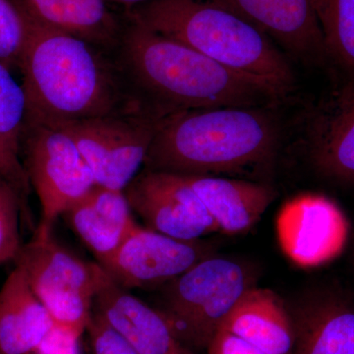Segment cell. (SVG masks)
Wrapping results in <instances>:
<instances>
[{"label": "cell", "instance_id": "cell-11", "mask_svg": "<svg viewBox=\"0 0 354 354\" xmlns=\"http://www.w3.org/2000/svg\"><path fill=\"white\" fill-rule=\"evenodd\" d=\"M277 235L286 257L300 268H316L335 259L348 236L342 209L329 198L298 195L279 209Z\"/></svg>", "mask_w": 354, "mask_h": 354}, {"label": "cell", "instance_id": "cell-20", "mask_svg": "<svg viewBox=\"0 0 354 354\" xmlns=\"http://www.w3.org/2000/svg\"><path fill=\"white\" fill-rule=\"evenodd\" d=\"M293 328L290 354H354V305L344 298H320Z\"/></svg>", "mask_w": 354, "mask_h": 354}, {"label": "cell", "instance_id": "cell-29", "mask_svg": "<svg viewBox=\"0 0 354 354\" xmlns=\"http://www.w3.org/2000/svg\"><path fill=\"white\" fill-rule=\"evenodd\" d=\"M32 354H35V353H32Z\"/></svg>", "mask_w": 354, "mask_h": 354}, {"label": "cell", "instance_id": "cell-14", "mask_svg": "<svg viewBox=\"0 0 354 354\" xmlns=\"http://www.w3.org/2000/svg\"><path fill=\"white\" fill-rule=\"evenodd\" d=\"M138 354H171L177 342L158 310L121 288L104 272L94 308Z\"/></svg>", "mask_w": 354, "mask_h": 354}, {"label": "cell", "instance_id": "cell-23", "mask_svg": "<svg viewBox=\"0 0 354 354\" xmlns=\"http://www.w3.org/2000/svg\"><path fill=\"white\" fill-rule=\"evenodd\" d=\"M32 225L29 207L12 184L0 177V266L15 262L23 244L20 223Z\"/></svg>", "mask_w": 354, "mask_h": 354}, {"label": "cell", "instance_id": "cell-1", "mask_svg": "<svg viewBox=\"0 0 354 354\" xmlns=\"http://www.w3.org/2000/svg\"><path fill=\"white\" fill-rule=\"evenodd\" d=\"M127 19L111 53L132 101L143 111L167 116L227 106L272 108L285 99L268 84Z\"/></svg>", "mask_w": 354, "mask_h": 354}, {"label": "cell", "instance_id": "cell-6", "mask_svg": "<svg viewBox=\"0 0 354 354\" xmlns=\"http://www.w3.org/2000/svg\"><path fill=\"white\" fill-rule=\"evenodd\" d=\"M16 266L48 310L55 327L80 339L87 330L104 269L86 262L53 239L34 234L23 244Z\"/></svg>", "mask_w": 354, "mask_h": 354}, {"label": "cell", "instance_id": "cell-4", "mask_svg": "<svg viewBox=\"0 0 354 354\" xmlns=\"http://www.w3.org/2000/svg\"><path fill=\"white\" fill-rule=\"evenodd\" d=\"M127 18L268 84L283 97L295 87L290 60L274 41L221 0H153L128 9Z\"/></svg>", "mask_w": 354, "mask_h": 354}, {"label": "cell", "instance_id": "cell-28", "mask_svg": "<svg viewBox=\"0 0 354 354\" xmlns=\"http://www.w3.org/2000/svg\"><path fill=\"white\" fill-rule=\"evenodd\" d=\"M171 354H194L191 351V349L185 348L183 344L177 342L176 346H174V351Z\"/></svg>", "mask_w": 354, "mask_h": 354}, {"label": "cell", "instance_id": "cell-26", "mask_svg": "<svg viewBox=\"0 0 354 354\" xmlns=\"http://www.w3.org/2000/svg\"><path fill=\"white\" fill-rule=\"evenodd\" d=\"M207 351L209 354H265L245 339L223 329L216 333Z\"/></svg>", "mask_w": 354, "mask_h": 354}, {"label": "cell", "instance_id": "cell-3", "mask_svg": "<svg viewBox=\"0 0 354 354\" xmlns=\"http://www.w3.org/2000/svg\"><path fill=\"white\" fill-rule=\"evenodd\" d=\"M272 108L193 109L167 116L143 169L181 176L239 174L268 162L281 127Z\"/></svg>", "mask_w": 354, "mask_h": 354}, {"label": "cell", "instance_id": "cell-5", "mask_svg": "<svg viewBox=\"0 0 354 354\" xmlns=\"http://www.w3.org/2000/svg\"><path fill=\"white\" fill-rule=\"evenodd\" d=\"M246 268L212 255L162 286L158 309L185 348L204 349L242 295L252 288Z\"/></svg>", "mask_w": 354, "mask_h": 354}, {"label": "cell", "instance_id": "cell-22", "mask_svg": "<svg viewBox=\"0 0 354 354\" xmlns=\"http://www.w3.org/2000/svg\"><path fill=\"white\" fill-rule=\"evenodd\" d=\"M327 55L354 75V0H312Z\"/></svg>", "mask_w": 354, "mask_h": 354}, {"label": "cell", "instance_id": "cell-27", "mask_svg": "<svg viewBox=\"0 0 354 354\" xmlns=\"http://www.w3.org/2000/svg\"><path fill=\"white\" fill-rule=\"evenodd\" d=\"M106 1L109 3L120 4V6H124L128 10V9H131L133 7L148 3V2L153 1V0H106Z\"/></svg>", "mask_w": 354, "mask_h": 354}, {"label": "cell", "instance_id": "cell-12", "mask_svg": "<svg viewBox=\"0 0 354 354\" xmlns=\"http://www.w3.org/2000/svg\"><path fill=\"white\" fill-rule=\"evenodd\" d=\"M291 55L314 62L327 55L312 0H221Z\"/></svg>", "mask_w": 354, "mask_h": 354}, {"label": "cell", "instance_id": "cell-7", "mask_svg": "<svg viewBox=\"0 0 354 354\" xmlns=\"http://www.w3.org/2000/svg\"><path fill=\"white\" fill-rule=\"evenodd\" d=\"M165 118L144 111H122L58 129L73 139L97 185L124 191L143 169L153 137Z\"/></svg>", "mask_w": 354, "mask_h": 354}, {"label": "cell", "instance_id": "cell-8", "mask_svg": "<svg viewBox=\"0 0 354 354\" xmlns=\"http://www.w3.org/2000/svg\"><path fill=\"white\" fill-rule=\"evenodd\" d=\"M25 169L41 206L37 234H53L60 216L94 187V176L64 130L25 127Z\"/></svg>", "mask_w": 354, "mask_h": 354}, {"label": "cell", "instance_id": "cell-17", "mask_svg": "<svg viewBox=\"0 0 354 354\" xmlns=\"http://www.w3.org/2000/svg\"><path fill=\"white\" fill-rule=\"evenodd\" d=\"M32 20L113 53L124 23L106 0H13Z\"/></svg>", "mask_w": 354, "mask_h": 354}, {"label": "cell", "instance_id": "cell-25", "mask_svg": "<svg viewBox=\"0 0 354 354\" xmlns=\"http://www.w3.org/2000/svg\"><path fill=\"white\" fill-rule=\"evenodd\" d=\"M91 354H138L99 313L93 311L87 326Z\"/></svg>", "mask_w": 354, "mask_h": 354}, {"label": "cell", "instance_id": "cell-10", "mask_svg": "<svg viewBox=\"0 0 354 354\" xmlns=\"http://www.w3.org/2000/svg\"><path fill=\"white\" fill-rule=\"evenodd\" d=\"M123 192L133 213L160 234L198 241L218 232L201 199L180 174L143 169Z\"/></svg>", "mask_w": 354, "mask_h": 354}, {"label": "cell", "instance_id": "cell-19", "mask_svg": "<svg viewBox=\"0 0 354 354\" xmlns=\"http://www.w3.org/2000/svg\"><path fill=\"white\" fill-rule=\"evenodd\" d=\"M221 329L245 339L265 354H290L295 328L283 302L268 288H249Z\"/></svg>", "mask_w": 354, "mask_h": 354}, {"label": "cell", "instance_id": "cell-15", "mask_svg": "<svg viewBox=\"0 0 354 354\" xmlns=\"http://www.w3.org/2000/svg\"><path fill=\"white\" fill-rule=\"evenodd\" d=\"M132 213L123 191L95 185L62 216L101 264L138 225Z\"/></svg>", "mask_w": 354, "mask_h": 354}, {"label": "cell", "instance_id": "cell-9", "mask_svg": "<svg viewBox=\"0 0 354 354\" xmlns=\"http://www.w3.org/2000/svg\"><path fill=\"white\" fill-rule=\"evenodd\" d=\"M212 255L211 249L199 239H172L137 225L113 255L99 265L125 290H152Z\"/></svg>", "mask_w": 354, "mask_h": 354}, {"label": "cell", "instance_id": "cell-2", "mask_svg": "<svg viewBox=\"0 0 354 354\" xmlns=\"http://www.w3.org/2000/svg\"><path fill=\"white\" fill-rule=\"evenodd\" d=\"M23 15L27 35L18 69L25 127L62 128L106 114L142 111L132 101L111 51Z\"/></svg>", "mask_w": 354, "mask_h": 354}, {"label": "cell", "instance_id": "cell-18", "mask_svg": "<svg viewBox=\"0 0 354 354\" xmlns=\"http://www.w3.org/2000/svg\"><path fill=\"white\" fill-rule=\"evenodd\" d=\"M55 329L48 310L16 266L0 290V354H32Z\"/></svg>", "mask_w": 354, "mask_h": 354}, {"label": "cell", "instance_id": "cell-13", "mask_svg": "<svg viewBox=\"0 0 354 354\" xmlns=\"http://www.w3.org/2000/svg\"><path fill=\"white\" fill-rule=\"evenodd\" d=\"M310 153L324 176L354 184V75L319 108L309 130Z\"/></svg>", "mask_w": 354, "mask_h": 354}, {"label": "cell", "instance_id": "cell-16", "mask_svg": "<svg viewBox=\"0 0 354 354\" xmlns=\"http://www.w3.org/2000/svg\"><path fill=\"white\" fill-rule=\"evenodd\" d=\"M183 176L201 199L218 232L225 234L250 230L276 198L274 189L263 184L212 176Z\"/></svg>", "mask_w": 354, "mask_h": 354}, {"label": "cell", "instance_id": "cell-21", "mask_svg": "<svg viewBox=\"0 0 354 354\" xmlns=\"http://www.w3.org/2000/svg\"><path fill=\"white\" fill-rule=\"evenodd\" d=\"M26 118V99L22 85L12 71L0 62V177L12 184L27 206L32 186L21 160Z\"/></svg>", "mask_w": 354, "mask_h": 354}, {"label": "cell", "instance_id": "cell-24", "mask_svg": "<svg viewBox=\"0 0 354 354\" xmlns=\"http://www.w3.org/2000/svg\"><path fill=\"white\" fill-rule=\"evenodd\" d=\"M27 35L26 20L13 0H0V62L12 71L19 66Z\"/></svg>", "mask_w": 354, "mask_h": 354}]
</instances>
